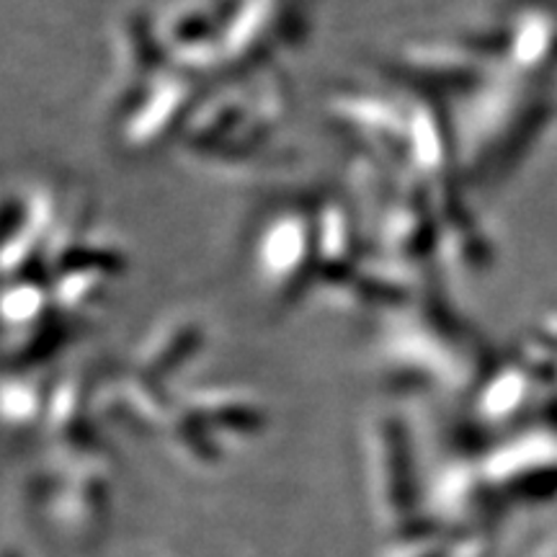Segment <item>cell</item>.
<instances>
[{
	"label": "cell",
	"instance_id": "7a4b0ae2",
	"mask_svg": "<svg viewBox=\"0 0 557 557\" xmlns=\"http://www.w3.org/2000/svg\"><path fill=\"white\" fill-rule=\"evenodd\" d=\"M493 496L483 483H478L472 472H455L444 480L436 496V524L449 527L451 532H470L487 529L493 517Z\"/></svg>",
	"mask_w": 557,
	"mask_h": 557
},
{
	"label": "cell",
	"instance_id": "6da1fadb",
	"mask_svg": "<svg viewBox=\"0 0 557 557\" xmlns=\"http://www.w3.org/2000/svg\"><path fill=\"white\" fill-rule=\"evenodd\" d=\"M54 513H58L60 527L65 529L78 542H90L101 534L109 521V485L99 472H86V475L73 480L62 496L54 500Z\"/></svg>",
	"mask_w": 557,
	"mask_h": 557
},
{
	"label": "cell",
	"instance_id": "3957f363",
	"mask_svg": "<svg viewBox=\"0 0 557 557\" xmlns=\"http://www.w3.org/2000/svg\"><path fill=\"white\" fill-rule=\"evenodd\" d=\"M447 542V557H487V529H470V532L451 534Z\"/></svg>",
	"mask_w": 557,
	"mask_h": 557
}]
</instances>
